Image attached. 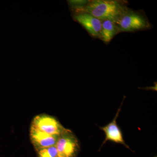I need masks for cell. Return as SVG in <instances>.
Segmentation results:
<instances>
[{"label":"cell","mask_w":157,"mask_h":157,"mask_svg":"<svg viewBox=\"0 0 157 157\" xmlns=\"http://www.w3.org/2000/svg\"><path fill=\"white\" fill-rule=\"evenodd\" d=\"M129 10L121 1L93 0L89 1L87 5L77 12H86L102 21L108 20L116 23Z\"/></svg>","instance_id":"6da1fadb"},{"label":"cell","mask_w":157,"mask_h":157,"mask_svg":"<svg viewBox=\"0 0 157 157\" xmlns=\"http://www.w3.org/2000/svg\"><path fill=\"white\" fill-rule=\"evenodd\" d=\"M116 24L120 33L143 30L151 27L148 19L144 15L130 9Z\"/></svg>","instance_id":"7a4b0ae2"},{"label":"cell","mask_w":157,"mask_h":157,"mask_svg":"<svg viewBox=\"0 0 157 157\" xmlns=\"http://www.w3.org/2000/svg\"><path fill=\"white\" fill-rule=\"evenodd\" d=\"M31 127L48 135L59 136L69 131L64 128L55 118L41 114L34 117Z\"/></svg>","instance_id":"3957f363"},{"label":"cell","mask_w":157,"mask_h":157,"mask_svg":"<svg viewBox=\"0 0 157 157\" xmlns=\"http://www.w3.org/2000/svg\"><path fill=\"white\" fill-rule=\"evenodd\" d=\"M55 146L58 157H75L79 149L77 138L70 130L59 136Z\"/></svg>","instance_id":"277c9868"},{"label":"cell","mask_w":157,"mask_h":157,"mask_svg":"<svg viewBox=\"0 0 157 157\" xmlns=\"http://www.w3.org/2000/svg\"><path fill=\"white\" fill-rule=\"evenodd\" d=\"M122 104L123 102L121 104V107H120L118 109L115 117L113 120L112 121L105 126L100 127V129L104 131L105 134V139L103 141L100 149L107 141H111L113 142H115L116 143L123 144L127 148L131 150L129 147L125 142L122 133L117 123V120L119 114L120 112Z\"/></svg>","instance_id":"5b68a950"},{"label":"cell","mask_w":157,"mask_h":157,"mask_svg":"<svg viewBox=\"0 0 157 157\" xmlns=\"http://www.w3.org/2000/svg\"><path fill=\"white\" fill-rule=\"evenodd\" d=\"M74 19L81 25L92 37L99 38L102 25V21L86 12H78Z\"/></svg>","instance_id":"8992f818"},{"label":"cell","mask_w":157,"mask_h":157,"mask_svg":"<svg viewBox=\"0 0 157 157\" xmlns=\"http://www.w3.org/2000/svg\"><path fill=\"white\" fill-rule=\"evenodd\" d=\"M30 136L33 145L37 151L55 146L59 136L48 135L31 127Z\"/></svg>","instance_id":"52a82bcc"},{"label":"cell","mask_w":157,"mask_h":157,"mask_svg":"<svg viewBox=\"0 0 157 157\" xmlns=\"http://www.w3.org/2000/svg\"><path fill=\"white\" fill-rule=\"evenodd\" d=\"M120 33L115 22L111 21H103L99 38L105 43H109L116 35Z\"/></svg>","instance_id":"ba28073f"},{"label":"cell","mask_w":157,"mask_h":157,"mask_svg":"<svg viewBox=\"0 0 157 157\" xmlns=\"http://www.w3.org/2000/svg\"><path fill=\"white\" fill-rule=\"evenodd\" d=\"M37 151L39 157H58L56 146L41 149Z\"/></svg>","instance_id":"9c48e42d"},{"label":"cell","mask_w":157,"mask_h":157,"mask_svg":"<svg viewBox=\"0 0 157 157\" xmlns=\"http://www.w3.org/2000/svg\"><path fill=\"white\" fill-rule=\"evenodd\" d=\"M89 1L81 0V1H69L70 6L73 9H76L77 12L83 9L87 5Z\"/></svg>","instance_id":"30bf717a"}]
</instances>
